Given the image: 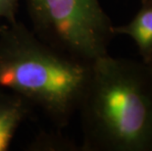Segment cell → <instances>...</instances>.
Returning a JSON list of instances; mask_svg holds the SVG:
<instances>
[{"instance_id": "6da1fadb", "label": "cell", "mask_w": 152, "mask_h": 151, "mask_svg": "<svg viewBox=\"0 0 152 151\" xmlns=\"http://www.w3.org/2000/svg\"><path fill=\"white\" fill-rule=\"evenodd\" d=\"M83 151H152V68L109 54L92 62L79 109Z\"/></svg>"}, {"instance_id": "7a4b0ae2", "label": "cell", "mask_w": 152, "mask_h": 151, "mask_svg": "<svg viewBox=\"0 0 152 151\" xmlns=\"http://www.w3.org/2000/svg\"><path fill=\"white\" fill-rule=\"evenodd\" d=\"M92 63L77 59L18 21L0 31V88L38 108L63 128L79 109Z\"/></svg>"}, {"instance_id": "3957f363", "label": "cell", "mask_w": 152, "mask_h": 151, "mask_svg": "<svg viewBox=\"0 0 152 151\" xmlns=\"http://www.w3.org/2000/svg\"><path fill=\"white\" fill-rule=\"evenodd\" d=\"M33 31L57 49L92 63L108 54L113 25L99 0H26Z\"/></svg>"}, {"instance_id": "277c9868", "label": "cell", "mask_w": 152, "mask_h": 151, "mask_svg": "<svg viewBox=\"0 0 152 151\" xmlns=\"http://www.w3.org/2000/svg\"><path fill=\"white\" fill-rule=\"evenodd\" d=\"M31 110V105L21 96L0 88V151L9 149L19 127Z\"/></svg>"}, {"instance_id": "5b68a950", "label": "cell", "mask_w": 152, "mask_h": 151, "mask_svg": "<svg viewBox=\"0 0 152 151\" xmlns=\"http://www.w3.org/2000/svg\"><path fill=\"white\" fill-rule=\"evenodd\" d=\"M114 34L130 36L138 48L141 59L148 63L152 58V0H141V7L127 25L113 27Z\"/></svg>"}, {"instance_id": "8992f818", "label": "cell", "mask_w": 152, "mask_h": 151, "mask_svg": "<svg viewBox=\"0 0 152 151\" xmlns=\"http://www.w3.org/2000/svg\"><path fill=\"white\" fill-rule=\"evenodd\" d=\"M31 149H37V150H57V149H65L67 150L73 149L72 147H75L71 142L64 139L61 136H44L42 137H37L35 139L34 143L31 145Z\"/></svg>"}, {"instance_id": "52a82bcc", "label": "cell", "mask_w": 152, "mask_h": 151, "mask_svg": "<svg viewBox=\"0 0 152 151\" xmlns=\"http://www.w3.org/2000/svg\"><path fill=\"white\" fill-rule=\"evenodd\" d=\"M19 1L20 0H0V20L11 24L17 21Z\"/></svg>"}, {"instance_id": "ba28073f", "label": "cell", "mask_w": 152, "mask_h": 151, "mask_svg": "<svg viewBox=\"0 0 152 151\" xmlns=\"http://www.w3.org/2000/svg\"><path fill=\"white\" fill-rule=\"evenodd\" d=\"M147 64H148V65H149V66L151 67V68H152V58H151V60H150L149 62H148Z\"/></svg>"}, {"instance_id": "9c48e42d", "label": "cell", "mask_w": 152, "mask_h": 151, "mask_svg": "<svg viewBox=\"0 0 152 151\" xmlns=\"http://www.w3.org/2000/svg\"><path fill=\"white\" fill-rule=\"evenodd\" d=\"M2 26H3V24H2V25H0V31H1V28H2Z\"/></svg>"}]
</instances>
